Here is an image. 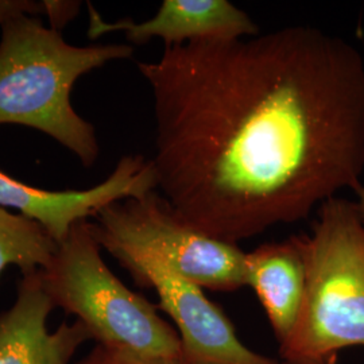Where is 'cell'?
I'll return each mask as SVG.
<instances>
[{"label": "cell", "mask_w": 364, "mask_h": 364, "mask_svg": "<svg viewBox=\"0 0 364 364\" xmlns=\"http://www.w3.org/2000/svg\"><path fill=\"white\" fill-rule=\"evenodd\" d=\"M154 102L158 191L230 245L305 220L364 171V60L311 26L165 48L136 63Z\"/></svg>", "instance_id": "6da1fadb"}, {"label": "cell", "mask_w": 364, "mask_h": 364, "mask_svg": "<svg viewBox=\"0 0 364 364\" xmlns=\"http://www.w3.org/2000/svg\"><path fill=\"white\" fill-rule=\"evenodd\" d=\"M0 30V126L41 131L92 168L100 156L99 139L73 108L70 93L81 76L132 58L134 48L70 45L37 15L15 16Z\"/></svg>", "instance_id": "7a4b0ae2"}, {"label": "cell", "mask_w": 364, "mask_h": 364, "mask_svg": "<svg viewBox=\"0 0 364 364\" xmlns=\"http://www.w3.org/2000/svg\"><path fill=\"white\" fill-rule=\"evenodd\" d=\"M306 284L299 318L279 344L284 364H338L364 347V221L355 203L333 197L305 236Z\"/></svg>", "instance_id": "3957f363"}, {"label": "cell", "mask_w": 364, "mask_h": 364, "mask_svg": "<svg viewBox=\"0 0 364 364\" xmlns=\"http://www.w3.org/2000/svg\"><path fill=\"white\" fill-rule=\"evenodd\" d=\"M39 278L54 308L75 314L99 346L141 358L181 359L177 331L105 264L92 221L73 225Z\"/></svg>", "instance_id": "277c9868"}, {"label": "cell", "mask_w": 364, "mask_h": 364, "mask_svg": "<svg viewBox=\"0 0 364 364\" xmlns=\"http://www.w3.org/2000/svg\"><path fill=\"white\" fill-rule=\"evenodd\" d=\"M92 224L99 243L149 250L203 290L234 291L247 287L246 252L185 224L158 191L105 207Z\"/></svg>", "instance_id": "5b68a950"}, {"label": "cell", "mask_w": 364, "mask_h": 364, "mask_svg": "<svg viewBox=\"0 0 364 364\" xmlns=\"http://www.w3.org/2000/svg\"><path fill=\"white\" fill-rule=\"evenodd\" d=\"M139 287H151L181 340L185 364H278L252 351L204 290L185 279L154 252L122 243H100Z\"/></svg>", "instance_id": "8992f818"}, {"label": "cell", "mask_w": 364, "mask_h": 364, "mask_svg": "<svg viewBox=\"0 0 364 364\" xmlns=\"http://www.w3.org/2000/svg\"><path fill=\"white\" fill-rule=\"evenodd\" d=\"M154 191H158L154 165L141 154L122 156L105 181L82 191L34 188L0 170V207L37 221L57 243L78 221L93 219L114 203L141 198Z\"/></svg>", "instance_id": "52a82bcc"}, {"label": "cell", "mask_w": 364, "mask_h": 364, "mask_svg": "<svg viewBox=\"0 0 364 364\" xmlns=\"http://www.w3.org/2000/svg\"><path fill=\"white\" fill-rule=\"evenodd\" d=\"M90 38L123 31L134 45L151 39L165 42V48L200 41H225L259 34V27L247 14L227 0H164L158 13L141 23L122 19L108 23L90 4Z\"/></svg>", "instance_id": "ba28073f"}, {"label": "cell", "mask_w": 364, "mask_h": 364, "mask_svg": "<svg viewBox=\"0 0 364 364\" xmlns=\"http://www.w3.org/2000/svg\"><path fill=\"white\" fill-rule=\"evenodd\" d=\"M53 309L39 270L23 275L13 306L0 313V364H70L78 347L91 338L80 321L63 323L50 332Z\"/></svg>", "instance_id": "9c48e42d"}, {"label": "cell", "mask_w": 364, "mask_h": 364, "mask_svg": "<svg viewBox=\"0 0 364 364\" xmlns=\"http://www.w3.org/2000/svg\"><path fill=\"white\" fill-rule=\"evenodd\" d=\"M246 284L258 296L275 338L284 343L305 296V236L264 243L246 252Z\"/></svg>", "instance_id": "30bf717a"}, {"label": "cell", "mask_w": 364, "mask_h": 364, "mask_svg": "<svg viewBox=\"0 0 364 364\" xmlns=\"http://www.w3.org/2000/svg\"><path fill=\"white\" fill-rule=\"evenodd\" d=\"M58 245L37 221L0 207V275L9 266L23 275L45 269Z\"/></svg>", "instance_id": "8fae6325"}, {"label": "cell", "mask_w": 364, "mask_h": 364, "mask_svg": "<svg viewBox=\"0 0 364 364\" xmlns=\"http://www.w3.org/2000/svg\"><path fill=\"white\" fill-rule=\"evenodd\" d=\"M76 364H185L181 359H154L141 358L126 352L105 348L96 344L84 359Z\"/></svg>", "instance_id": "7c38bea8"}, {"label": "cell", "mask_w": 364, "mask_h": 364, "mask_svg": "<svg viewBox=\"0 0 364 364\" xmlns=\"http://www.w3.org/2000/svg\"><path fill=\"white\" fill-rule=\"evenodd\" d=\"M43 15L49 18L50 28L61 33V30L78 15L81 1H60L42 0Z\"/></svg>", "instance_id": "4fadbf2b"}, {"label": "cell", "mask_w": 364, "mask_h": 364, "mask_svg": "<svg viewBox=\"0 0 364 364\" xmlns=\"http://www.w3.org/2000/svg\"><path fill=\"white\" fill-rule=\"evenodd\" d=\"M43 7L42 1L34 0H0V28L1 26L21 15H42Z\"/></svg>", "instance_id": "5bb4252c"}, {"label": "cell", "mask_w": 364, "mask_h": 364, "mask_svg": "<svg viewBox=\"0 0 364 364\" xmlns=\"http://www.w3.org/2000/svg\"><path fill=\"white\" fill-rule=\"evenodd\" d=\"M355 193H356V198H358V201L355 203L356 204V207H358V210H359V215H360V218H362V220L364 221V186L363 185H360L356 191H355Z\"/></svg>", "instance_id": "9a60e30c"}]
</instances>
